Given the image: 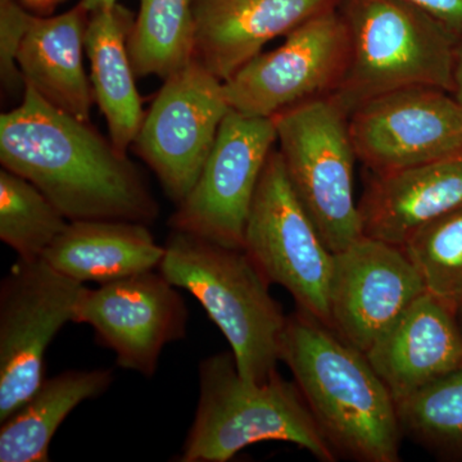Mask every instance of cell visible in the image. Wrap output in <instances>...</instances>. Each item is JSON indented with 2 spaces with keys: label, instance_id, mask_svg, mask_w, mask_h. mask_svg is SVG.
Segmentation results:
<instances>
[{
  "label": "cell",
  "instance_id": "obj_29",
  "mask_svg": "<svg viewBox=\"0 0 462 462\" xmlns=\"http://www.w3.org/2000/svg\"><path fill=\"white\" fill-rule=\"evenodd\" d=\"M452 94L462 107V38L458 41L457 48H456L454 91Z\"/></svg>",
  "mask_w": 462,
  "mask_h": 462
},
{
  "label": "cell",
  "instance_id": "obj_6",
  "mask_svg": "<svg viewBox=\"0 0 462 462\" xmlns=\"http://www.w3.org/2000/svg\"><path fill=\"white\" fill-rule=\"evenodd\" d=\"M273 118L288 180L327 247L338 254L364 236L354 194L357 157L348 116L324 97Z\"/></svg>",
  "mask_w": 462,
  "mask_h": 462
},
{
  "label": "cell",
  "instance_id": "obj_11",
  "mask_svg": "<svg viewBox=\"0 0 462 462\" xmlns=\"http://www.w3.org/2000/svg\"><path fill=\"white\" fill-rule=\"evenodd\" d=\"M284 38L224 81L231 109L273 117L338 89L349 57L348 32L338 8L310 18Z\"/></svg>",
  "mask_w": 462,
  "mask_h": 462
},
{
  "label": "cell",
  "instance_id": "obj_19",
  "mask_svg": "<svg viewBox=\"0 0 462 462\" xmlns=\"http://www.w3.org/2000/svg\"><path fill=\"white\" fill-rule=\"evenodd\" d=\"M165 256L148 225L130 221H69L42 260L72 281H118L156 270Z\"/></svg>",
  "mask_w": 462,
  "mask_h": 462
},
{
  "label": "cell",
  "instance_id": "obj_2",
  "mask_svg": "<svg viewBox=\"0 0 462 462\" xmlns=\"http://www.w3.org/2000/svg\"><path fill=\"white\" fill-rule=\"evenodd\" d=\"M281 361L338 460H401L396 401L363 351L297 310L288 316Z\"/></svg>",
  "mask_w": 462,
  "mask_h": 462
},
{
  "label": "cell",
  "instance_id": "obj_18",
  "mask_svg": "<svg viewBox=\"0 0 462 462\" xmlns=\"http://www.w3.org/2000/svg\"><path fill=\"white\" fill-rule=\"evenodd\" d=\"M89 12L79 3L57 16H33L18 53L23 83L53 107L90 123L94 93L83 54Z\"/></svg>",
  "mask_w": 462,
  "mask_h": 462
},
{
  "label": "cell",
  "instance_id": "obj_28",
  "mask_svg": "<svg viewBox=\"0 0 462 462\" xmlns=\"http://www.w3.org/2000/svg\"><path fill=\"white\" fill-rule=\"evenodd\" d=\"M20 2L36 16L48 17L51 16L53 12L67 0H20Z\"/></svg>",
  "mask_w": 462,
  "mask_h": 462
},
{
  "label": "cell",
  "instance_id": "obj_25",
  "mask_svg": "<svg viewBox=\"0 0 462 462\" xmlns=\"http://www.w3.org/2000/svg\"><path fill=\"white\" fill-rule=\"evenodd\" d=\"M401 248L425 291L456 314L462 307V205L416 230Z\"/></svg>",
  "mask_w": 462,
  "mask_h": 462
},
{
  "label": "cell",
  "instance_id": "obj_21",
  "mask_svg": "<svg viewBox=\"0 0 462 462\" xmlns=\"http://www.w3.org/2000/svg\"><path fill=\"white\" fill-rule=\"evenodd\" d=\"M111 370H67L44 379L38 391L0 422V461L47 462L50 446L67 416L111 387Z\"/></svg>",
  "mask_w": 462,
  "mask_h": 462
},
{
  "label": "cell",
  "instance_id": "obj_1",
  "mask_svg": "<svg viewBox=\"0 0 462 462\" xmlns=\"http://www.w3.org/2000/svg\"><path fill=\"white\" fill-rule=\"evenodd\" d=\"M0 162L32 181L69 221L149 225L160 212L129 157L27 85L20 105L0 116Z\"/></svg>",
  "mask_w": 462,
  "mask_h": 462
},
{
  "label": "cell",
  "instance_id": "obj_3",
  "mask_svg": "<svg viewBox=\"0 0 462 462\" xmlns=\"http://www.w3.org/2000/svg\"><path fill=\"white\" fill-rule=\"evenodd\" d=\"M157 270L199 300L229 342L243 378L263 383L278 372L288 316L245 249L171 229Z\"/></svg>",
  "mask_w": 462,
  "mask_h": 462
},
{
  "label": "cell",
  "instance_id": "obj_24",
  "mask_svg": "<svg viewBox=\"0 0 462 462\" xmlns=\"http://www.w3.org/2000/svg\"><path fill=\"white\" fill-rule=\"evenodd\" d=\"M69 223L32 181L2 167L0 239L16 252L20 260L42 258Z\"/></svg>",
  "mask_w": 462,
  "mask_h": 462
},
{
  "label": "cell",
  "instance_id": "obj_31",
  "mask_svg": "<svg viewBox=\"0 0 462 462\" xmlns=\"http://www.w3.org/2000/svg\"><path fill=\"white\" fill-rule=\"evenodd\" d=\"M456 316V321H457L458 328H460L461 333H462V307L457 310V312L455 314Z\"/></svg>",
  "mask_w": 462,
  "mask_h": 462
},
{
  "label": "cell",
  "instance_id": "obj_7",
  "mask_svg": "<svg viewBox=\"0 0 462 462\" xmlns=\"http://www.w3.org/2000/svg\"><path fill=\"white\" fill-rule=\"evenodd\" d=\"M243 249L270 284L293 297L298 310L330 328L334 254L294 193L276 148L257 185Z\"/></svg>",
  "mask_w": 462,
  "mask_h": 462
},
{
  "label": "cell",
  "instance_id": "obj_9",
  "mask_svg": "<svg viewBox=\"0 0 462 462\" xmlns=\"http://www.w3.org/2000/svg\"><path fill=\"white\" fill-rule=\"evenodd\" d=\"M163 81L133 148L178 206L199 180L231 107L224 81L196 58Z\"/></svg>",
  "mask_w": 462,
  "mask_h": 462
},
{
  "label": "cell",
  "instance_id": "obj_17",
  "mask_svg": "<svg viewBox=\"0 0 462 462\" xmlns=\"http://www.w3.org/2000/svg\"><path fill=\"white\" fill-rule=\"evenodd\" d=\"M462 205V149L406 169L372 173L358 202L363 234L402 247L434 218Z\"/></svg>",
  "mask_w": 462,
  "mask_h": 462
},
{
  "label": "cell",
  "instance_id": "obj_26",
  "mask_svg": "<svg viewBox=\"0 0 462 462\" xmlns=\"http://www.w3.org/2000/svg\"><path fill=\"white\" fill-rule=\"evenodd\" d=\"M33 16L20 0H0V84L5 96L25 91L18 53Z\"/></svg>",
  "mask_w": 462,
  "mask_h": 462
},
{
  "label": "cell",
  "instance_id": "obj_10",
  "mask_svg": "<svg viewBox=\"0 0 462 462\" xmlns=\"http://www.w3.org/2000/svg\"><path fill=\"white\" fill-rule=\"evenodd\" d=\"M276 143L273 117L230 109L199 180L170 220L171 229L243 248L257 185Z\"/></svg>",
  "mask_w": 462,
  "mask_h": 462
},
{
  "label": "cell",
  "instance_id": "obj_4",
  "mask_svg": "<svg viewBox=\"0 0 462 462\" xmlns=\"http://www.w3.org/2000/svg\"><path fill=\"white\" fill-rule=\"evenodd\" d=\"M199 378V406L179 461L226 462L269 440L300 447L322 462L338 461L294 380L275 372L266 382H248L231 351L202 360Z\"/></svg>",
  "mask_w": 462,
  "mask_h": 462
},
{
  "label": "cell",
  "instance_id": "obj_16",
  "mask_svg": "<svg viewBox=\"0 0 462 462\" xmlns=\"http://www.w3.org/2000/svg\"><path fill=\"white\" fill-rule=\"evenodd\" d=\"M400 402L462 367V333L454 312L425 291L366 352Z\"/></svg>",
  "mask_w": 462,
  "mask_h": 462
},
{
  "label": "cell",
  "instance_id": "obj_30",
  "mask_svg": "<svg viewBox=\"0 0 462 462\" xmlns=\"http://www.w3.org/2000/svg\"><path fill=\"white\" fill-rule=\"evenodd\" d=\"M117 3V0H80V5H83L89 14L100 11V9L114 7Z\"/></svg>",
  "mask_w": 462,
  "mask_h": 462
},
{
  "label": "cell",
  "instance_id": "obj_8",
  "mask_svg": "<svg viewBox=\"0 0 462 462\" xmlns=\"http://www.w3.org/2000/svg\"><path fill=\"white\" fill-rule=\"evenodd\" d=\"M85 285L42 258L18 263L0 284V422L44 382L45 356L67 322H74Z\"/></svg>",
  "mask_w": 462,
  "mask_h": 462
},
{
  "label": "cell",
  "instance_id": "obj_14",
  "mask_svg": "<svg viewBox=\"0 0 462 462\" xmlns=\"http://www.w3.org/2000/svg\"><path fill=\"white\" fill-rule=\"evenodd\" d=\"M424 293L420 276L402 248L360 236L334 254L330 328L366 354Z\"/></svg>",
  "mask_w": 462,
  "mask_h": 462
},
{
  "label": "cell",
  "instance_id": "obj_22",
  "mask_svg": "<svg viewBox=\"0 0 462 462\" xmlns=\"http://www.w3.org/2000/svg\"><path fill=\"white\" fill-rule=\"evenodd\" d=\"M127 51L138 78L180 71L196 58L193 0H141Z\"/></svg>",
  "mask_w": 462,
  "mask_h": 462
},
{
  "label": "cell",
  "instance_id": "obj_13",
  "mask_svg": "<svg viewBox=\"0 0 462 462\" xmlns=\"http://www.w3.org/2000/svg\"><path fill=\"white\" fill-rule=\"evenodd\" d=\"M178 289L154 270L85 288L74 322L93 328L118 366L152 378L163 348L187 334L189 312Z\"/></svg>",
  "mask_w": 462,
  "mask_h": 462
},
{
  "label": "cell",
  "instance_id": "obj_5",
  "mask_svg": "<svg viewBox=\"0 0 462 462\" xmlns=\"http://www.w3.org/2000/svg\"><path fill=\"white\" fill-rule=\"evenodd\" d=\"M349 38L342 83L331 98L346 116L367 100L404 88L454 91L460 39L407 0H340Z\"/></svg>",
  "mask_w": 462,
  "mask_h": 462
},
{
  "label": "cell",
  "instance_id": "obj_23",
  "mask_svg": "<svg viewBox=\"0 0 462 462\" xmlns=\"http://www.w3.org/2000/svg\"><path fill=\"white\" fill-rule=\"evenodd\" d=\"M397 413L403 438L462 461V367L397 402Z\"/></svg>",
  "mask_w": 462,
  "mask_h": 462
},
{
  "label": "cell",
  "instance_id": "obj_12",
  "mask_svg": "<svg viewBox=\"0 0 462 462\" xmlns=\"http://www.w3.org/2000/svg\"><path fill=\"white\" fill-rule=\"evenodd\" d=\"M348 129L370 173L397 171L461 151L462 107L451 91L404 88L356 108Z\"/></svg>",
  "mask_w": 462,
  "mask_h": 462
},
{
  "label": "cell",
  "instance_id": "obj_15",
  "mask_svg": "<svg viewBox=\"0 0 462 462\" xmlns=\"http://www.w3.org/2000/svg\"><path fill=\"white\" fill-rule=\"evenodd\" d=\"M340 0H193L196 60L221 81Z\"/></svg>",
  "mask_w": 462,
  "mask_h": 462
},
{
  "label": "cell",
  "instance_id": "obj_20",
  "mask_svg": "<svg viewBox=\"0 0 462 462\" xmlns=\"http://www.w3.org/2000/svg\"><path fill=\"white\" fill-rule=\"evenodd\" d=\"M134 20L133 12L117 3L90 14L85 35L94 100L105 116L109 141L125 156L145 115L127 51Z\"/></svg>",
  "mask_w": 462,
  "mask_h": 462
},
{
  "label": "cell",
  "instance_id": "obj_27",
  "mask_svg": "<svg viewBox=\"0 0 462 462\" xmlns=\"http://www.w3.org/2000/svg\"><path fill=\"white\" fill-rule=\"evenodd\" d=\"M462 38V0H407Z\"/></svg>",
  "mask_w": 462,
  "mask_h": 462
}]
</instances>
